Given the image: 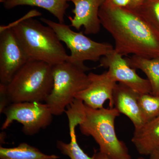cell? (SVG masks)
<instances>
[{"mask_svg": "<svg viewBox=\"0 0 159 159\" xmlns=\"http://www.w3.org/2000/svg\"><path fill=\"white\" fill-rule=\"evenodd\" d=\"M99 16L101 25L113 38L116 53L122 56L159 57V32L136 10L102 4Z\"/></svg>", "mask_w": 159, "mask_h": 159, "instance_id": "obj_1", "label": "cell"}, {"mask_svg": "<svg viewBox=\"0 0 159 159\" xmlns=\"http://www.w3.org/2000/svg\"><path fill=\"white\" fill-rule=\"evenodd\" d=\"M41 15L29 11L10 27L30 61H43L54 66L64 62L69 55L53 29L31 17Z\"/></svg>", "mask_w": 159, "mask_h": 159, "instance_id": "obj_2", "label": "cell"}, {"mask_svg": "<svg viewBox=\"0 0 159 159\" xmlns=\"http://www.w3.org/2000/svg\"><path fill=\"white\" fill-rule=\"evenodd\" d=\"M120 114L115 107L93 109L84 104L79 129L83 134L93 137L99 151L109 158L132 159L127 146L118 139L115 130V120Z\"/></svg>", "mask_w": 159, "mask_h": 159, "instance_id": "obj_3", "label": "cell"}, {"mask_svg": "<svg viewBox=\"0 0 159 159\" xmlns=\"http://www.w3.org/2000/svg\"><path fill=\"white\" fill-rule=\"evenodd\" d=\"M53 85L52 66L43 61H30L6 84L11 103L45 102Z\"/></svg>", "mask_w": 159, "mask_h": 159, "instance_id": "obj_4", "label": "cell"}, {"mask_svg": "<svg viewBox=\"0 0 159 159\" xmlns=\"http://www.w3.org/2000/svg\"><path fill=\"white\" fill-rule=\"evenodd\" d=\"M91 69L67 61L52 66L53 85L45 103L53 116H60L74 102L76 95L90 83L87 71Z\"/></svg>", "mask_w": 159, "mask_h": 159, "instance_id": "obj_5", "label": "cell"}, {"mask_svg": "<svg viewBox=\"0 0 159 159\" xmlns=\"http://www.w3.org/2000/svg\"><path fill=\"white\" fill-rule=\"evenodd\" d=\"M40 20L52 28L60 40L64 43L70 49L71 54L66 61L83 66H85L84 61H98L114 50L111 44L94 41L82 32L73 31L65 24L55 22L45 18H41Z\"/></svg>", "mask_w": 159, "mask_h": 159, "instance_id": "obj_6", "label": "cell"}, {"mask_svg": "<svg viewBox=\"0 0 159 159\" xmlns=\"http://www.w3.org/2000/svg\"><path fill=\"white\" fill-rule=\"evenodd\" d=\"M6 119L2 126L4 130L14 121L23 125L22 131L26 135H33L51 124L53 115L47 103L41 102H15L3 111Z\"/></svg>", "mask_w": 159, "mask_h": 159, "instance_id": "obj_7", "label": "cell"}, {"mask_svg": "<svg viewBox=\"0 0 159 159\" xmlns=\"http://www.w3.org/2000/svg\"><path fill=\"white\" fill-rule=\"evenodd\" d=\"M29 61L11 28L0 32V82L7 84L22 67Z\"/></svg>", "mask_w": 159, "mask_h": 159, "instance_id": "obj_8", "label": "cell"}, {"mask_svg": "<svg viewBox=\"0 0 159 159\" xmlns=\"http://www.w3.org/2000/svg\"><path fill=\"white\" fill-rule=\"evenodd\" d=\"M100 67L108 69L107 74L116 82L129 87L140 94H152L150 84L148 79L139 76L123 56L115 50L101 57Z\"/></svg>", "mask_w": 159, "mask_h": 159, "instance_id": "obj_9", "label": "cell"}, {"mask_svg": "<svg viewBox=\"0 0 159 159\" xmlns=\"http://www.w3.org/2000/svg\"><path fill=\"white\" fill-rule=\"evenodd\" d=\"M88 76V86L78 93L75 99L93 109L103 108L104 102L109 100L110 108H113L114 91L117 82L109 76L107 71L100 74L91 72Z\"/></svg>", "mask_w": 159, "mask_h": 159, "instance_id": "obj_10", "label": "cell"}, {"mask_svg": "<svg viewBox=\"0 0 159 159\" xmlns=\"http://www.w3.org/2000/svg\"><path fill=\"white\" fill-rule=\"evenodd\" d=\"M74 4L73 17L69 16L71 27L79 30L83 27L86 34H97L100 31L99 16L100 0H69Z\"/></svg>", "mask_w": 159, "mask_h": 159, "instance_id": "obj_11", "label": "cell"}, {"mask_svg": "<svg viewBox=\"0 0 159 159\" xmlns=\"http://www.w3.org/2000/svg\"><path fill=\"white\" fill-rule=\"evenodd\" d=\"M140 93L121 83H117L113 93L114 107L132 122L135 129L146 123L139 104Z\"/></svg>", "mask_w": 159, "mask_h": 159, "instance_id": "obj_12", "label": "cell"}, {"mask_svg": "<svg viewBox=\"0 0 159 159\" xmlns=\"http://www.w3.org/2000/svg\"><path fill=\"white\" fill-rule=\"evenodd\" d=\"M65 113L69 120L70 142L65 143L61 141H57V148L65 155L70 159H93V157H90L84 152L77 143L75 129L82 120L84 113V106L79 101H74L67 107Z\"/></svg>", "mask_w": 159, "mask_h": 159, "instance_id": "obj_13", "label": "cell"}, {"mask_svg": "<svg viewBox=\"0 0 159 159\" xmlns=\"http://www.w3.org/2000/svg\"><path fill=\"white\" fill-rule=\"evenodd\" d=\"M132 142L141 155L149 156L159 147V116L135 129Z\"/></svg>", "mask_w": 159, "mask_h": 159, "instance_id": "obj_14", "label": "cell"}, {"mask_svg": "<svg viewBox=\"0 0 159 159\" xmlns=\"http://www.w3.org/2000/svg\"><path fill=\"white\" fill-rule=\"evenodd\" d=\"M68 2L69 0H6L3 5L6 9H11L21 6L43 8L53 14L59 23L64 24L66 10L70 6Z\"/></svg>", "mask_w": 159, "mask_h": 159, "instance_id": "obj_15", "label": "cell"}, {"mask_svg": "<svg viewBox=\"0 0 159 159\" xmlns=\"http://www.w3.org/2000/svg\"><path fill=\"white\" fill-rule=\"evenodd\" d=\"M133 68L142 70L148 77L152 94L159 97V57L147 58L133 55L125 58Z\"/></svg>", "mask_w": 159, "mask_h": 159, "instance_id": "obj_16", "label": "cell"}, {"mask_svg": "<svg viewBox=\"0 0 159 159\" xmlns=\"http://www.w3.org/2000/svg\"><path fill=\"white\" fill-rule=\"evenodd\" d=\"M56 155H47L26 143L13 148L0 147L1 159H58Z\"/></svg>", "mask_w": 159, "mask_h": 159, "instance_id": "obj_17", "label": "cell"}, {"mask_svg": "<svg viewBox=\"0 0 159 159\" xmlns=\"http://www.w3.org/2000/svg\"><path fill=\"white\" fill-rule=\"evenodd\" d=\"M139 104L146 122L159 116V97L152 94H141Z\"/></svg>", "mask_w": 159, "mask_h": 159, "instance_id": "obj_18", "label": "cell"}, {"mask_svg": "<svg viewBox=\"0 0 159 159\" xmlns=\"http://www.w3.org/2000/svg\"><path fill=\"white\" fill-rule=\"evenodd\" d=\"M135 10L159 32V0H144Z\"/></svg>", "mask_w": 159, "mask_h": 159, "instance_id": "obj_19", "label": "cell"}, {"mask_svg": "<svg viewBox=\"0 0 159 159\" xmlns=\"http://www.w3.org/2000/svg\"><path fill=\"white\" fill-rule=\"evenodd\" d=\"M0 113H2L4 110L11 103L7 94L6 84H0Z\"/></svg>", "mask_w": 159, "mask_h": 159, "instance_id": "obj_20", "label": "cell"}, {"mask_svg": "<svg viewBox=\"0 0 159 159\" xmlns=\"http://www.w3.org/2000/svg\"><path fill=\"white\" fill-rule=\"evenodd\" d=\"M131 2L132 0H106L102 4L118 8H129Z\"/></svg>", "mask_w": 159, "mask_h": 159, "instance_id": "obj_21", "label": "cell"}, {"mask_svg": "<svg viewBox=\"0 0 159 159\" xmlns=\"http://www.w3.org/2000/svg\"><path fill=\"white\" fill-rule=\"evenodd\" d=\"M93 159H111L107 156L106 155L102 153L100 151H97V150L95 151L94 155H93ZM137 159H146L143 157H140Z\"/></svg>", "mask_w": 159, "mask_h": 159, "instance_id": "obj_22", "label": "cell"}, {"mask_svg": "<svg viewBox=\"0 0 159 159\" xmlns=\"http://www.w3.org/2000/svg\"><path fill=\"white\" fill-rule=\"evenodd\" d=\"M144 0H132L131 4L129 8L132 9H136L143 2Z\"/></svg>", "mask_w": 159, "mask_h": 159, "instance_id": "obj_23", "label": "cell"}, {"mask_svg": "<svg viewBox=\"0 0 159 159\" xmlns=\"http://www.w3.org/2000/svg\"><path fill=\"white\" fill-rule=\"evenodd\" d=\"M149 156V159H159V147Z\"/></svg>", "mask_w": 159, "mask_h": 159, "instance_id": "obj_24", "label": "cell"}, {"mask_svg": "<svg viewBox=\"0 0 159 159\" xmlns=\"http://www.w3.org/2000/svg\"><path fill=\"white\" fill-rule=\"evenodd\" d=\"M100 5H101H101H102V4H103V3H104V2H105L106 1V0H100Z\"/></svg>", "mask_w": 159, "mask_h": 159, "instance_id": "obj_25", "label": "cell"}, {"mask_svg": "<svg viewBox=\"0 0 159 159\" xmlns=\"http://www.w3.org/2000/svg\"><path fill=\"white\" fill-rule=\"evenodd\" d=\"M6 1V0H0V2H1V3H4V2Z\"/></svg>", "mask_w": 159, "mask_h": 159, "instance_id": "obj_26", "label": "cell"}]
</instances>
